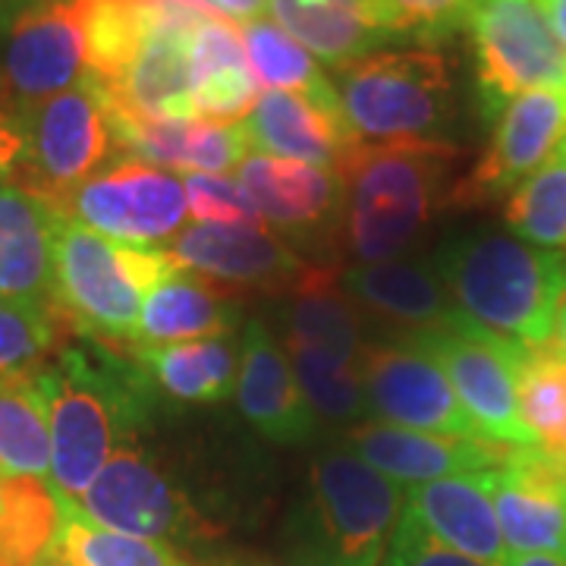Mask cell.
<instances>
[{"instance_id": "cb8c5ba5", "label": "cell", "mask_w": 566, "mask_h": 566, "mask_svg": "<svg viewBox=\"0 0 566 566\" xmlns=\"http://www.w3.org/2000/svg\"><path fill=\"white\" fill-rule=\"evenodd\" d=\"M268 10L315 61L337 70L400 41L381 0H268Z\"/></svg>"}, {"instance_id": "5b68a950", "label": "cell", "mask_w": 566, "mask_h": 566, "mask_svg": "<svg viewBox=\"0 0 566 566\" xmlns=\"http://www.w3.org/2000/svg\"><path fill=\"white\" fill-rule=\"evenodd\" d=\"M180 262L170 249L117 243L85 223L61 218L54 245V305L66 324L107 346L133 344L145 296Z\"/></svg>"}, {"instance_id": "484cf974", "label": "cell", "mask_w": 566, "mask_h": 566, "mask_svg": "<svg viewBox=\"0 0 566 566\" xmlns=\"http://www.w3.org/2000/svg\"><path fill=\"white\" fill-rule=\"evenodd\" d=\"M340 286L353 303L365 305L385 322L400 324L409 334L438 327L457 315L434 264L403 262V259L353 264L340 271Z\"/></svg>"}, {"instance_id": "f35d334b", "label": "cell", "mask_w": 566, "mask_h": 566, "mask_svg": "<svg viewBox=\"0 0 566 566\" xmlns=\"http://www.w3.org/2000/svg\"><path fill=\"white\" fill-rule=\"evenodd\" d=\"M475 0H381L390 29L400 41H444L463 32Z\"/></svg>"}, {"instance_id": "681fc988", "label": "cell", "mask_w": 566, "mask_h": 566, "mask_svg": "<svg viewBox=\"0 0 566 566\" xmlns=\"http://www.w3.org/2000/svg\"><path fill=\"white\" fill-rule=\"evenodd\" d=\"M3 305H7V300H3V296H0V308H3Z\"/></svg>"}, {"instance_id": "7402d4cb", "label": "cell", "mask_w": 566, "mask_h": 566, "mask_svg": "<svg viewBox=\"0 0 566 566\" xmlns=\"http://www.w3.org/2000/svg\"><path fill=\"white\" fill-rule=\"evenodd\" d=\"M237 180L243 182L264 221L286 237L327 233L340 221L344 189L337 170L252 155L240 164Z\"/></svg>"}, {"instance_id": "ee69618b", "label": "cell", "mask_w": 566, "mask_h": 566, "mask_svg": "<svg viewBox=\"0 0 566 566\" xmlns=\"http://www.w3.org/2000/svg\"><path fill=\"white\" fill-rule=\"evenodd\" d=\"M504 566H566L564 554H510Z\"/></svg>"}, {"instance_id": "c3c4849f", "label": "cell", "mask_w": 566, "mask_h": 566, "mask_svg": "<svg viewBox=\"0 0 566 566\" xmlns=\"http://www.w3.org/2000/svg\"><path fill=\"white\" fill-rule=\"evenodd\" d=\"M0 501H3V479H0Z\"/></svg>"}, {"instance_id": "74e56055", "label": "cell", "mask_w": 566, "mask_h": 566, "mask_svg": "<svg viewBox=\"0 0 566 566\" xmlns=\"http://www.w3.org/2000/svg\"><path fill=\"white\" fill-rule=\"evenodd\" d=\"M186 202L196 223L237 227V230H264V218L240 180L221 174H186Z\"/></svg>"}, {"instance_id": "b9f144b4", "label": "cell", "mask_w": 566, "mask_h": 566, "mask_svg": "<svg viewBox=\"0 0 566 566\" xmlns=\"http://www.w3.org/2000/svg\"><path fill=\"white\" fill-rule=\"evenodd\" d=\"M223 20H233L245 25V22L264 20V10H268V0H208Z\"/></svg>"}, {"instance_id": "52a82bcc", "label": "cell", "mask_w": 566, "mask_h": 566, "mask_svg": "<svg viewBox=\"0 0 566 566\" xmlns=\"http://www.w3.org/2000/svg\"><path fill=\"white\" fill-rule=\"evenodd\" d=\"M463 32L485 117L528 92H566V48L538 0H475Z\"/></svg>"}, {"instance_id": "f6af8a7d", "label": "cell", "mask_w": 566, "mask_h": 566, "mask_svg": "<svg viewBox=\"0 0 566 566\" xmlns=\"http://www.w3.org/2000/svg\"><path fill=\"white\" fill-rule=\"evenodd\" d=\"M551 346L560 353L566 359V303L560 308V315H557V324H554V337H551Z\"/></svg>"}, {"instance_id": "f1b7e54d", "label": "cell", "mask_w": 566, "mask_h": 566, "mask_svg": "<svg viewBox=\"0 0 566 566\" xmlns=\"http://www.w3.org/2000/svg\"><path fill=\"white\" fill-rule=\"evenodd\" d=\"M148 381L182 406L223 403L240 378V346L230 337L167 346H133Z\"/></svg>"}, {"instance_id": "6da1fadb", "label": "cell", "mask_w": 566, "mask_h": 566, "mask_svg": "<svg viewBox=\"0 0 566 566\" xmlns=\"http://www.w3.org/2000/svg\"><path fill=\"white\" fill-rule=\"evenodd\" d=\"M51 419V488L76 504L107 460L136 441L155 409V385L133 356L85 337L39 365Z\"/></svg>"}, {"instance_id": "d4e9b609", "label": "cell", "mask_w": 566, "mask_h": 566, "mask_svg": "<svg viewBox=\"0 0 566 566\" xmlns=\"http://www.w3.org/2000/svg\"><path fill=\"white\" fill-rule=\"evenodd\" d=\"M243 322V296L180 268L142 303L129 346H167L230 337Z\"/></svg>"}, {"instance_id": "7bdbcfd3", "label": "cell", "mask_w": 566, "mask_h": 566, "mask_svg": "<svg viewBox=\"0 0 566 566\" xmlns=\"http://www.w3.org/2000/svg\"><path fill=\"white\" fill-rule=\"evenodd\" d=\"M542 10H545L547 22L554 29V35L560 39V44L566 48V0H538Z\"/></svg>"}, {"instance_id": "8d00e7d4", "label": "cell", "mask_w": 566, "mask_h": 566, "mask_svg": "<svg viewBox=\"0 0 566 566\" xmlns=\"http://www.w3.org/2000/svg\"><path fill=\"white\" fill-rule=\"evenodd\" d=\"M73 331L57 305L7 303L0 308V378L44 363Z\"/></svg>"}, {"instance_id": "4fadbf2b", "label": "cell", "mask_w": 566, "mask_h": 566, "mask_svg": "<svg viewBox=\"0 0 566 566\" xmlns=\"http://www.w3.org/2000/svg\"><path fill=\"white\" fill-rule=\"evenodd\" d=\"M566 139V92H528L494 117L479 164L450 189V205L482 208L513 196Z\"/></svg>"}, {"instance_id": "e0dca14e", "label": "cell", "mask_w": 566, "mask_h": 566, "mask_svg": "<svg viewBox=\"0 0 566 566\" xmlns=\"http://www.w3.org/2000/svg\"><path fill=\"white\" fill-rule=\"evenodd\" d=\"M237 406L245 422L252 424L264 441L283 447H308L318 438V419L296 381L286 349L264 327L262 318H252L243 327Z\"/></svg>"}, {"instance_id": "ac0fdd59", "label": "cell", "mask_w": 566, "mask_h": 566, "mask_svg": "<svg viewBox=\"0 0 566 566\" xmlns=\"http://www.w3.org/2000/svg\"><path fill=\"white\" fill-rule=\"evenodd\" d=\"M344 444L397 485H428L438 479L488 472L504 463L510 447L485 438H450L385 422L349 424Z\"/></svg>"}, {"instance_id": "e575fe53", "label": "cell", "mask_w": 566, "mask_h": 566, "mask_svg": "<svg viewBox=\"0 0 566 566\" xmlns=\"http://www.w3.org/2000/svg\"><path fill=\"white\" fill-rule=\"evenodd\" d=\"M283 349H286V359L293 365L296 381L303 387L305 400L318 422L349 428L368 412L363 363H344V359H334V356L308 349V346H283Z\"/></svg>"}, {"instance_id": "7dc6e473", "label": "cell", "mask_w": 566, "mask_h": 566, "mask_svg": "<svg viewBox=\"0 0 566 566\" xmlns=\"http://www.w3.org/2000/svg\"><path fill=\"white\" fill-rule=\"evenodd\" d=\"M41 566H70V564H66L63 557H57V554H54V557H48V560H44Z\"/></svg>"}, {"instance_id": "ab89813d", "label": "cell", "mask_w": 566, "mask_h": 566, "mask_svg": "<svg viewBox=\"0 0 566 566\" xmlns=\"http://www.w3.org/2000/svg\"><path fill=\"white\" fill-rule=\"evenodd\" d=\"M381 566H488L463 557L457 551L431 538L412 516H400V526L394 532V542L387 547V557Z\"/></svg>"}, {"instance_id": "5bb4252c", "label": "cell", "mask_w": 566, "mask_h": 566, "mask_svg": "<svg viewBox=\"0 0 566 566\" xmlns=\"http://www.w3.org/2000/svg\"><path fill=\"white\" fill-rule=\"evenodd\" d=\"M510 554H557L566 542V460L547 447H510L488 472Z\"/></svg>"}, {"instance_id": "816d5d0a", "label": "cell", "mask_w": 566, "mask_h": 566, "mask_svg": "<svg viewBox=\"0 0 566 566\" xmlns=\"http://www.w3.org/2000/svg\"><path fill=\"white\" fill-rule=\"evenodd\" d=\"M0 7H3V0H0Z\"/></svg>"}, {"instance_id": "f907efd6", "label": "cell", "mask_w": 566, "mask_h": 566, "mask_svg": "<svg viewBox=\"0 0 566 566\" xmlns=\"http://www.w3.org/2000/svg\"><path fill=\"white\" fill-rule=\"evenodd\" d=\"M564 560H566V542H564Z\"/></svg>"}, {"instance_id": "8fae6325", "label": "cell", "mask_w": 566, "mask_h": 566, "mask_svg": "<svg viewBox=\"0 0 566 566\" xmlns=\"http://www.w3.org/2000/svg\"><path fill=\"white\" fill-rule=\"evenodd\" d=\"M57 211L117 243L148 245L180 230L189 202L177 174L123 158L73 189L57 202Z\"/></svg>"}, {"instance_id": "2e32d148", "label": "cell", "mask_w": 566, "mask_h": 566, "mask_svg": "<svg viewBox=\"0 0 566 566\" xmlns=\"http://www.w3.org/2000/svg\"><path fill=\"white\" fill-rule=\"evenodd\" d=\"M170 255L180 268H189L208 281L259 293H290L312 268L281 237L214 223H189L174 237Z\"/></svg>"}, {"instance_id": "603a6c76", "label": "cell", "mask_w": 566, "mask_h": 566, "mask_svg": "<svg viewBox=\"0 0 566 566\" xmlns=\"http://www.w3.org/2000/svg\"><path fill=\"white\" fill-rule=\"evenodd\" d=\"M240 126L252 151L327 170H334L359 142L349 129L344 111H327L303 95L274 88H264Z\"/></svg>"}, {"instance_id": "d590c367", "label": "cell", "mask_w": 566, "mask_h": 566, "mask_svg": "<svg viewBox=\"0 0 566 566\" xmlns=\"http://www.w3.org/2000/svg\"><path fill=\"white\" fill-rule=\"evenodd\" d=\"M520 416L538 444L566 434V359L554 346L526 349L516 375Z\"/></svg>"}, {"instance_id": "44dd1931", "label": "cell", "mask_w": 566, "mask_h": 566, "mask_svg": "<svg viewBox=\"0 0 566 566\" xmlns=\"http://www.w3.org/2000/svg\"><path fill=\"white\" fill-rule=\"evenodd\" d=\"M61 211L20 182H0V296L54 305V245Z\"/></svg>"}, {"instance_id": "8992f818", "label": "cell", "mask_w": 566, "mask_h": 566, "mask_svg": "<svg viewBox=\"0 0 566 566\" xmlns=\"http://www.w3.org/2000/svg\"><path fill=\"white\" fill-rule=\"evenodd\" d=\"M334 85L359 142H444L457 114L453 66L434 48L368 54Z\"/></svg>"}, {"instance_id": "d6a6232c", "label": "cell", "mask_w": 566, "mask_h": 566, "mask_svg": "<svg viewBox=\"0 0 566 566\" xmlns=\"http://www.w3.org/2000/svg\"><path fill=\"white\" fill-rule=\"evenodd\" d=\"M54 554L70 566H189L164 542L98 526L80 506L66 501H61V532Z\"/></svg>"}, {"instance_id": "9a60e30c", "label": "cell", "mask_w": 566, "mask_h": 566, "mask_svg": "<svg viewBox=\"0 0 566 566\" xmlns=\"http://www.w3.org/2000/svg\"><path fill=\"white\" fill-rule=\"evenodd\" d=\"M76 506L98 526L155 542L186 535L192 526V506L180 488L136 444L107 460Z\"/></svg>"}, {"instance_id": "4dcf8cb0", "label": "cell", "mask_w": 566, "mask_h": 566, "mask_svg": "<svg viewBox=\"0 0 566 566\" xmlns=\"http://www.w3.org/2000/svg\"><path fill=\"white\" fill-rule=\"evenodd\" d=\"M240 39H243L245 57H249V66H252L259 85H268L274 92L303 95L327 111H344L337 85L324 76L318 61L300 41L290 39L277 22H245L240 25Z\"/></svg>"}, {"instance_id": "3957f363", "label": "cell", "mask_w": 566, "mask_h": 566, "mask_svg": "<svg viewBox=\"0 0 566 566\" xmlns=\"http://www.w3.org/2000/svg\"><path fill=\"white\" fill-rule=\"evenodd\" d=\"M450 142H356L334 167L344 189L340 230L359 264L394 262L419 243L431 218L450 205Z\"/></svg>"}, {"instance_id": "f5cc1de1", "label": "cell", "mask_w": 566, "mask_h": 566, "mask_svg": "<svg viewBox=\"0 0 566 566\" xmlns=\"http://www.w3.org/2000/svg\"><path fill=\"white\" fill-rule=\"evenodd\" d=\"M564 460H566V457H564Z\"/></svg>"}, {"instance_id": "7c38bea8", "label": "cell", "mask_w": 566, "mask_h": 566, "mask_svg": "<svg viewBox=\"0 0 566 566\" xmlns=\"http://www.w3.org/2000/svg\"><path fill=\"white\" fill-rule=\"evenodd\" d=\"M363 387L375 422L450 438H482L441 363L412 340L365 346Z\"/></svg>"}, {"instance_id": "d6986e66", "label": "cell", "mask_w": 566, "mask_h": 566, "mask_svg": "<svg viewBox=\"0 0 566 566\" xmlns=\"http://www.w3.org/2000/svg\"><path fill=\"white\" fill-rule=\"evenodd\" d=\"M104 104L117 145L129 161L186 174H227L233 167L240 170L249 155V139L240 123L145 120L107 98Z\"/></svg>"}, {"instance_id": "f546056e", "label": "cell", "mask_w": 566, "mask_h": 566, "mask_svg": "<svg viewBox=\"0 0 566 566\" xmlns=\"http://www.w3.org/2000/svg\"><path fill=\"white\" fill-rule=\"evenodd\" d=\"M0 475H51V419L39 385V365L0 378Z\"/></svg>"}, {"instance_id": "ffe728a7", "label": "cell", "mask_w": 566, "mask_h": 566, "mask_svg": "<svg viewBox=\"0 0 566 566\" xmlns=\"http://www.w3.org/2000/svg\"><path fill=\"white\" fill-rule=\"evenodd\" d=\"M488 472H463L428 485L406 488L403 513L450 551L479 564L504 566L510 551L497 526Z\"/></svg>"}, {"instance_id": "bcb514c9", "label": "cell", "mask_w": 566, "mask_h": 566, "mask_svg": "<svg viewBox=\"0 0 566 566\" xmlns=\"http://www.w3.org/2000/svg\"><path fill=\"white\" fill-rule=\"evenodd\" d=\"M542 447H547V450H551V453H557V457H566V434L564 438H557L554 444H542Z\"/></svg>"}, {"instance_id": "1f68e13d", "label": "cell", "mask_w": 566, "mask_h": 566, "mask_svg": "<svg viewBox=\"0 0 566 566\" xmlns=\"http://www.w3.org/2000/svg\"><path fill=\"white\" fill-rule=\"evenodd\" d=\"M61 501L41 479H3L0 566H41L57 551Z\"/></svg>"}, {"instance_id": "83f0119b", "label": "cell", "mask_w": 566, "mask_h": 566, "mask_svg": "<svg viewBox=\"0 0 566 566\" xmlns=\"http://www.w3.org/2000/svg\"><path fill=\"white\" fill-rule=\"evenodd\" d=\"M283 346H308L344 363H363L368 346L363 322L334 268L312 264L303 281L286 293Z\"/></svg>"}, {"instance_id": "4316f807", "label": "cell", "mask_w": 566, "mask_h": 566, "mask_svg": "<svg viewBox=\"0 0 566 566\" xmlns=\"http://www.w3.org/2000/svg\"><path fill=\"white\" fill-rule=\"evenodd\" d=\"M192 88L202 120L243 123L255 107L262 85L245 57L240 29L223 17L199 22L189 35Z\"/></svg>"}, {"instance_id": "60d3db41", "label": "cell", "mask_w": 566, "mask_h": 566, "mask_svg": "<svg viewBox=\"0 0 566 566\" xmlns=\"http://www.w3.org/2000/svg\"><path fill=\"white\" fill-rule=\"evenodd\" d=\"M25 164V133L22 123L0 104V182L17 177Z\"/></svg>"}, {"instance_id": "277c9868", "label": "cell", "mask_w": 566, "mask_h": 566, "mask_svg": "<svg viewBox=\"0 0 566 566\" xmlns=\"http://www.w3.org/2000/svg\"><path fill=\"white\" fill-rule=\"evenodd\" d=\"M406 510L403 485L390 482L344 441L308 463L283 547L293 566H381Z\"/></svg>"}, {"instance_id": "9c48e42d", "label": "cell", "mask_w": 566, "mask_h": 566, "mask_svg": "<svg viewBox=\"0 0 566 566\" xmlns=\"http://www.w3.org/2000/svg\"><path fill=\"white\" fill-rule=\"evenodd\" d=\"M20 123L25 133L20 186L51 208L107 170L120 151L104 95L88 76L76 88L29 111Z\"/></svg>"}, {"instance_id": "ba28073f", "label": "cell", "mask_w": 566, "mask_h": 566, "mask_svg": "<svg viewBox=\"0 0 566 566\" xmlns=\"http://www.w3.org/2000/svg\"><path fill=\"white\" fill-rule=\"evenodd\" d=\"M88 76L80 0H3L0 104L22 120Z\"/></svg>"}, {"instance_id": "836d02e7", "label": "cell", "mask_w": 566, "mask_h": 566, "mask_svg": "<svg viewBox=\"0 0 566 566\" xmlns=\"http://www.w3.org/2000/svg\"><path fill=\"white\" fill-rule=\"evenodd\" d=\"M506 227L513 237L566 252V139L506 202Z\"/></svg>"}, {"instance_id": "30bf717a", "label": "cell", "mask_w": 566, "mask_h": 566, "mask_svg": "<svg viewBox=\"0 0 566 566\" xmlns=\"http://www.w3.org/2000/svg\"><path fill=\"white\" fill-rule=\"evenodd\" d=\"M406 340L422 346L441 363L465 416L485 441L506 447L538 444L523 422L516 400V375L526 353L523 346L488 334L460 312L438 327L409 334Z\"/></svg>"}, {"instance_id": "7a4b0ae2", "label": "cell", "mask_w": 566, "mask_h": 566, "mask_svg": "<svg viewBox=\"0 0 566 566\" xmlns=\"http://www.w3.org/2000/svg\"><path fill=\"white\" fill-rule=\"evenodd\" d=\"M431 264L463 318L523 349L551 344L566 303V252L472 227L450 233Z\"/></svg>"}]
</instances>
